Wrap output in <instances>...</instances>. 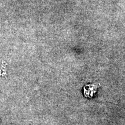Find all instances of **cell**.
<instances>
[{"label":"cell","instance_id":"1","mask_svg":"<svg viewBox=\"0 0 125 125\" xmlns=\"http://www.w3.org/2000/svg\"><path fill=\"white\" fill-rule=\"evenodd\" d=\"M98 85L97 84H88L83 87V95L87 98L93 97L97 91Z\"/></svg>","mask_w":125,"mask_h":125}]
</instances>
